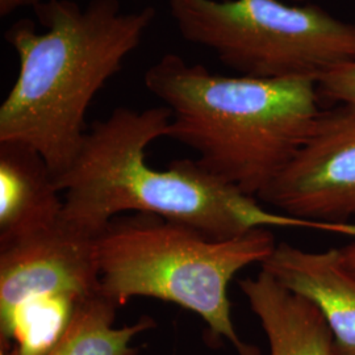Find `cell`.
Masks as SVG:
<instances>
[{"mask_svg": "<svg viewBox=\"0 0 355 355\" xmlns=\"http://www.w3.org/2000/svg\"><path fill=\"white\" fill-rule=\"evenodd\" d=\"M239 286L266 334L270 355H336L331 330L316 305L263 270Z\"/></svg>", "mask_w": 355, "mask_h": 355, "instance_id": "30bf717a", "label": "cell"}, {"mask_svg": "<svg viewBox=\"0 0 355 355\" xmlns=\"http://www.w3.org/2000/svg\"><path fill=\"white\" fill-rule=\"evenodd\" d=\"M44 1L45 0H0V15L4 17L24 7H33L36 10Z\"/></svg>", "mask_w": 355, "mask_h": 355, "instance_id": "4fadbf2b", "label": "cell"}, {"mask_svg": "<svg viewBox=\"0 0 355 355\" xmlns=\"http://www.w3.org/2000/svg\"><path fill=\"white\" fill-rule=\"evenodd\" d=\"M61 195L37 152L20 144H0V246L58 224Z\"/></svg>", "mask_w": 355, "mask_h": 355, "instance_id": "9c48e42d", "label": "cell"}, {"mask_svg": "<svg viewBox=\"0 0 355 355\" xmlns=\"http://www.w3.org/2000/svg\"><path fill=\"white\" fill-rule=\"evenodd\" d=\"M144 82L171 112L167 139L198 153L196 162L259 199L316 127V78L220 76L167 53Z\"/></svg>", "mask_w": 355, "mask_h": 355, "instance_id": "3957f363", "label": "cell"}, {"mask_svg": "<svg viewBox=\"0 0 355 355\" xmlns=\"http://www.w3.org/2000/svg\"><path fill=\"white\" fill-rule=\"evenodd\" d=\"M96 239L64 224L0 246L1 343L42 354L74 306L99 293Z\"/></svg>", "mask_w": 355, "mask_h": 355, "instance_id": "8992f818", "label": "cell"}, {"mask_svg": "<svg viewBox=\"0 0 355 355\" xmlns=\"http://www.w3.org/2000/svg\"><path fill=\"white\" fill-rule=\"evenodd\" d=\"M0 355H13V354H10V353H8V352H7V350H6V349H4V346H1V349H0Z\"/></svg>", "mask_w": 355, "mask_h": 355, "instance_id": "9a60e30c", "label": "cell"}, {"mask_svg": "<svg viewBox=\"0 0 355 355\" xmlns=\"http://www.w3.org/2000/svg\"><path fill=\"white\" fill-rule=\"evenodd\" d=\"M341 253H343V265L347 270H350L355 274V243L341 249Z\"/></svg>", "mask_w": 355, "mask_h": 355, "instance_id": "5bb4252c", "label": "cell"}, {"mask_svg": "<svg viewBox=\"0 0 355 355\" xmlns=\"http://www.w3.org/2000/svg\"><path fill=\"white\" fill-rule=\"evenodd\" d=\"M292 1H296V3H299V1H302V3H303V1H306V0H292Z\"/></svg>", "mask_w": 355, "mask_h": 355, "instance_id": "2e32d148", "label": "cell"}, {"mask_svg": "<svg viewBox=\"0 0 355 355\" xmlns=\"http://www.w3.org/2000/svg\"><path fill=\"white\" fill-rule=\"evenodd\" d=\"M165 105L144 111L119 107L87 132L74 164L58 178L61 220L96 239L121 214L158 216L211 240H228L257 228L315 229L355 239V224L315 223L271 212L258 199L223 182L192 159L165 170L148 165V146L170 132Z\"/></svg>", "mask_w": 355, "mask_h": 355, "instance_id": "6da1fadb", "label": "cell"}, {"mask_svg": "<svg viewBox=\"0 0 355 355\" xmlns=\"http://www.w3.org/2000/svg\"><path fill=\"white\" fill-rule=\"evenodd\" d=\"M99 293L117 306L152 297L196 313L214 341H228L237 355H261L245 343L232 318L229 284L245 267L262 265L277 242L270 228L228 240L158 216L116 217L96 237Z\"/></svg>", "mask_w": 355, "mask_h": 355, "instance_id": "277c9868", "label": "cell"}, {"mask_svg": "<svg viewBox=\"0 0 355 355\" xmlns=\"http://www.w3.org/2000/svg\"><path fill=\"white\" fill-rule=\"evenodd\" d=\"M117 305L96 293L79 302L58 337L40 355H137L132 343L153 329L155 321L141 316L121 328L114 325Z\"/></svg>", "mask_w": 355, "mask_h": 355, "instance_id": "8fae6325", "label": "cell"}, {"mask_svg": "<svg viewBox=\"0 0 355 355\" xmlns=\"http://www.w3.org/2000/svg\"><path fill=\"white\" fill-rule=\"evenodd\" d=\"M259 200L315 223L354 218L355 105L322 111L304 146Z\"/></svg>", "mask_w": 355, "mask_h": 355, "instance_id": "52a82bcc", "label": "cell"}, {"mask_svg": "<svg viewBox=\"0 0 355 355\" xmlns=\"http://www.w3.org/2000/svg\"><path fill=\"white\" fill-rule=\"evenodd\" d=\"M261 267L318 306L331 330L336 355H355V274L343 265L341 249L306 252L280 242Z\"/></svg>", "mask_w": 355, "mask_h": 355, "instance_id": "ba28073f", "label": "cell"}, {"mask_svg": "<svg viewBox=\"0 0 355 355\" xmlns=\"http://www.w3.org/2000/svg\"><path fill=\"white\" fill-rule=\"evenodd\" d=\"M316 82L321 101L355 105V61L330 67Z\"/></svg>", "mask_w": 355, "mask_h": 355, "instance_id": "7c38bea8", "label": "cell"}, {"mask_svg": "<svg viewBox=\"0 0 355 355\" xmlns=\"http://www.w3.org/2000/svg\"><path fill=\"white\" fill-rule=\"evenodd\" d=\"M36 12L42 32L24 21L6 36L19 73L0 105V144L33 149L57 180L83 145L94 98L140 46L155 10L125 11L120 0H45Z\"/></svg>", "mask_w": 355, "mask_h": 355, "instance_id": "7a4b0ae2", "label": "cell"}, {"mask_svg": "<svg viewBox=\"0 0 355 355\" xmlns=\"http://www.w3.org/2000/svg\"><path fill=\"white\" fill-rule=\"evenodd\" d=\"M180 36L240 76H312L355 61V24L280 0H167Z\"/></svg>", "mask_w": 355, "mask_h": 355, "instance_id": "5b68a950", "label": "cell"}]
</instances>
